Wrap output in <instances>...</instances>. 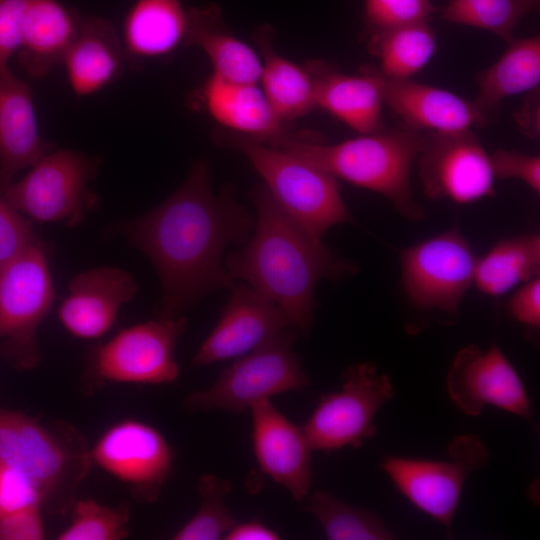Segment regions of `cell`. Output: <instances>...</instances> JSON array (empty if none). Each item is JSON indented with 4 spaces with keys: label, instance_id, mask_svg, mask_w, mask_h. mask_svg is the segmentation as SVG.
I'll list each match as a JSON object with an SVG mask.
<instances>
[{
    "label": "cell",
    "instance_id": "cell-37",
    "mask_svg": "<svg viewBox=\"0 0 540 540\" xmlns=\"http://www.w3.org/2000/svg\"><path fill=\"white\" fill-rule=\"evenodd\" d=\"M38 506L41 497L31 480L0 460V516Z\"/></svg>",
    "mask_w": 540,
    "mask_h": 540
},
{
    "label": "cell",
    "instance_id": "cell-27",
    "mask_svg": "<svg viewBox=\"0 0 540 540\" xmlns=\"http://www.w3.org/2000/svg\"><path fill=\"white\" fill-rule=\"evenodd\" d=\"M477 79L479 91L473 102L488 125L498 117L504 99L539 87V36L514 39L504 54Z\"/></svg>",
    "mask_w": 540,
    "mask_h": 540
},
{
    "label": "cell",
    "instance_id": "cell-24",
    "mask_svg": "<svg viewBox=\"0 0 540 540\" xmlns=\"http://www.w3.org/2000/svg\"><path fill=\"white\" fill-rule=\"evenodd\" d=\"M82 17L57 0H30L17 50L22 68L34 78L46 76L76 39Z\"/></svg>",
    "mask_w": 540,
    "mask_h": 540
},
{
    "label": "cell",
    "instance_id": "cell-39",
    "mask_svg": "<svg viewBox=\"0 0 540 540\" xmlns=\"http://www.w3.org/2000/svg\"><path fill=\"white\" fill-rule=\"evenodd\" d=\"M30 0H0V71L17 52L26 9Z\"/></svg>",
    "mask_w": 540,
    "mask_h": 540
},
{
    "label": "cell",
    "instance_id": "cell-12",
    "mask_svg": "<svg viewBox=\"0 0 540 540\" xmlns=\"http://www.w3.org/2000/svg\"><path fill=\"white\" fill-rule=\"evenodd\" d=\"M448 454L447 460L388 457L382 467L413 505L450 528L466 479L486 466L489 455L472 434L455 438Z\"/></svg>",
    "mask_w": 540,
    "mask_h": 540
},
{
    "label": "cell",
    "instance_id": "cell-34",
    "mask_svg": "<svg viewBox=\"0 0 540 540\" xmlns=\"http://www.w3.org/2000/svg\"><path fill=\"white\" fill-rule=\"evenodd\" d=\"M70 523L57 540H119L128 537L130 509L126 504L110 507L93 499L76 500Z\"/></svg>",
    "mask_w": 540,
    "mask_h": 540
},
{
    "label": "cell",
    "instance_id": "cell-26",
    "mask_svg": "<svg viewBox=\"0 0 540 540\" xmlns=\"http://www.w3.org/2000/svg\"><path fill=\"white\" fill-rule=\"evenodd\" d=\"M184 45L200 48L210 60L213 73L226 80L256 84L260 81L262 61L225 26L216 5L188 9Z\"/></svg>",
    "mask_w": 540,
    "mask_h": 540
},
{
    "label": "cell",
    "instance_id": "cell-42",
    "mask_svg": "<svg viewBox=\"0 0 540 540\" xmlns=\"http://www.w3.org/2000/svg\"><path fill=\"white\" fill-rule=\"evenodd\" d=\"M514 120L520 131L531 139L540 134L539 87L526 93L523 103L514 113Z\"/></svg>",
    "mask_w": 540,
    "mask_h": 540
},
{
    "label": "cell",
    "instance_id": "cell-6",
    "mask_svg": "<svg viewBox=\"0 0 540 540\" xmlns=\"http://www.w3.org/2000/svg\"><path fill=\"white\" fill-rule=\"evenodd\" d=\"M55 298L48 246L31 244L0 267V355L18 371L40 361L36 335Z\"/></svg>",
    "mask_w": 540,
    "mask_h": 540
},
{
    "label": "cell",
    "instance_id": "cell-19",
    "mask_svg": "<svg viewBox=\"0 0 540 540\" xmlns=\"http://www.w3.org/2000/svg\"><path fill=\"white\" fill-rule=\"evenodd\" d=\"M306 68L313 79L317 107L361 134L385 130L381 109L386 78L381 73L346 75L320 61H311Z\"/></svg>",
    "mask_w": 540,
    "mask_h": 540
},
{
    "label": "cell",
    "instance_id": "cell-7",
    "mask_svg": "<svg viewBox=\"0 0 540 540\" xmlns=\"http://www.w3.org/2000/svg\"><path fill=\"white\" fill-rule=\"evenodd\" d=\"M186 319L158 318L120 330L86 355L82 383L86 391L108 383L167 384L177 380V341Z\"/></svg>",
    "mask_w": 540,
    "mask_h": 540
},
{
    "label": "cell",
    "instance_id": "cell-35",
    "mask_svg": "<svg viewBox=\"0 0 540 540\" xmlns=\"http://www.w3.org/2000/svg\"><path fill=\"white\" fill-rule=\"evenodd\" d=\"M435 11L429 0H365L366 18L376 29L427 22Z\"/></svg>",
    "mask_w": 540,
    "mask_h": 540
},
{
    "label": "cell",
    "instance_id": "cell-16",
    "mask_svg": "<svg viewBox=\"0 0 540 540\" xmlns=\"http://www.w3.org/2000/svg\"><path fill=\"white\" fill-rule=\"evenodd\" d=\"M290 328L293 327L274 303L247 283L234 286L219 322L196 352L192 363L204 366L239 358L275 340Z\"/></svg>",
    "mask_w": 540,
    "mask_h": 540
},
{
    "label": "cell",
    "instance_id": "cell-22",
    "mask_svg": "<svg viewBox=\"0 0 540 540\" xmlns=\"http://www.w3.org/2000/svg\"><path fill=\"white\" fill-rule=\"evenodd\" d=\"M208 113L233 133L273 146L287 131L256 83H238L212 74L200 90Z\"/></svg>",
    "mask_w": 540,
    "mask_h": 540
},
{
    "label": "cell",
    "instance_id": "cell-15",
    "mask_svg": "<svg viewBox=\"0 0 540 540\" xmlns=\"http://www.w3.org/2000/svg\"><path fill=\"white\" fill-rule=\"evenodd\" d=\"M447 390L454 404L468 416L494 406L524 418L531 417L530 400L517 371L498 348H462L447 374Z\"/></svg>",
    "mask_w": 540,
    "mask_h": 540
},
{
    "label": "cell",
    "instance_id": "cell-5",
    "mask_svg": "<svg viewBox=\"0 0 540 540\" xmlns=\"http://www.w3.org/2000/svg\"><path fill=\"white\" fill-rule=\"evenodd\" d=\"M227 142L239 149L261 175L276 202L318 238L332 226L352 220L337 178L287 151L233 133Z\"/></svg>",
    "mask_w": 540,
    "mask_h": 540
},
{
    "label": "cell",
    "instance_id": "cell-33",
    "mask_svg": "<svg viewBox=\"0 0 540 540\" xmlns=\"http://www.w3.org/2000/svg\"><path fill=\"white\" fill-rule=\"evenodd\" d=\"M231 483L215 475H203L197 481L201 504L195 515L172 537L174 540H217L224 538L236 524L224 499Z\"/></svg>",
    "mask_w": 540,
    "mask_h": 540
},
{
    "label": "cell",
    "instance_id": "cell-25",
    "mask_svg": "<svg viewBox=\"0 0 540 540\" xmlns=\"http://www.w3.org/2000/svg\"><path fill=\"white\" fill-rule=\"evenodd\" d=\"M187 27L188 9L183 0H134L122 29L126 63L139 68L172 53L184 45Z\"/></svg>",
    "mask_w": 540,
    "mask_h": 540
},
{
    "label": "cell",
    "instance_id": "cell-28",
    "mask_svg": "<svg viewBox=\"0 0 540 540\" xmlns=\"http://www.w3.org/2000/svg\"><path fill=\"white\" fill-rule=\"evenodd\" d=\"M269 33L257 35L263 60L260 81L274 112L284 123L302 117L317 107L309 70L277 54Z\"/></svg>",
    "mask_w": 540,
    "mask_h": 540
},
{
    "label": "cell",
    "instance_id": "cell-3",
    "mask_svg": "<svg viewBox=\"0 0 540 540\" xmlns=\"http://www.w3.org/2000/svg\"><path fill=\"white\" fill-rule=\"evenodd\" d=\"M426 133L404 127L362 134L337 144L318 136L285 134L273 147L287 151L356 186L390 200L402 216L420 220L422 207L412 193L410 173Z\"/></svg>",
    "mask_w": 540,
    "mask_h": 540
},
{
    "label": "cell",
    "instance_id": "cell-1",
    "mask_svg": "<svg viewBox=\"0 0 540 540\" xmlns=\"http://www.w3.org/2000/svg\"><path fill=\"white\" fill-rule=\"evenodd\" d=\"M255 227L232 189L215 196L205 160L187 180L149 213L127 223L133 247L154 265L162 286L158 318H177L204 295L232 289L235 279L222 263L224 249L246 241Z\"/></svg>",
    "mask_w": 540,
    "mask_h": 540
},
{
    "label": "cell",
    "instance_id": "cell-21",
    "mask_svg": "<svg viewBox=\"0 0 540 540\" xmlns=\"http://www.w3.org/2000/svg\"><path fill=\"white\" fill-rule=\"evenodd\" d=\"M55 147L39 133L28 84L0 71V183L6 184Z\"/></svg>",
    "mask_w": 540,
    "mask_h": 540
},
{
    "label": "cell",
    "instance_id": "cell-29",
    "mask_svg": "<svg viewBox=\"0 0 540 540\" xmlns=\"http://www.w3.org/2000/svg\"><path fill=\"white\" fill-rule=\"evenodd\" d=\"M540 273V236L527 233L500 241L476 260L474 281L484 294L501 296Z\"/></svg>",
    "mask_w": 540,
    "mask_h": 540
},
{
    "label": "cell",
    "instance_id": "cell-31",
    "mask_svg": "<svg viewBox=\"0 0 540 540\" xmlns=\"http://www.w3.org/2000/svg\"><path fill=\"white\" fill-rule=\"evenodd\" d=\"M305 509L331 540H388L393 536L374 512L351 506L332 493L316 490L306 497Z\"/></svg>",
    "mask_w": 540,
    "mask_h": 540
},
{
    "label": "cell",
    "instance_id": "cell-4",
    "mask_svg": "<svg viewBox=\"0 0 540 540\" xmlns=\"http://www.w3.org/2000/svg\"><path fill=\"white\" fill-rule=\"evenodd\" d=\"M0 460L31 480L40 494L43 513L61 516L70 512L93 464L86 440L72 424L41 422L3 407Z\"/></svg>",
    "mask_w": 540,
    "mask_h": 540
},
{
    "label": "cell",
    "instance_id": "cell-17",
    "mask_svg": "<svg viewBox=\"0 0 540 540\" xmlns=\"http://www.w3.org/2000/svg\"><path fill=\"white\" fill-rule=\"evenodd\" d=\"M253 448L260 469L300 501L312 484V448L302 428L285 417L269 399L251 408Z\"/></svg>",
    "mask_w": 540,
    "mask_h": 540
},
{
    "label": "cell",
    "instance_id": "cell-43",
    "mask_svg": "<svg viewBox=\"0 0 540 540\" xmlns=\"http://www.w3.org/2000/svg\"><path fill=\"white\" fill-rule=\"evenodd\" d=\"M223 539L226 540H277L279 535L259 521L235 524Z\"/></svg>",
    "mask_w": 540,
    "mask_h": 540
},
{
    "label": "cell",
    "instance_id": "cell-40",
    "mask_svg": "<svg viewBox=\"0 0 540 540\" xmlns=\"http://www.w3.org/2000/svg\"><path fill=\"white\" fill-rule=\"evenodd\" d=\"M40 507L0 516V540H42L45 528Z\"/></svg>",
    "mask_w": 540,
    "mask_h": 540
},
{
    "label": "cell",
    "instance_id": "cell-14",
    "mask_svg": "<svg viewBox=\"0 0 540 540\" xmlns=\"http://www.w3.org/2000/svg\"><path fill=\"white\" fill-rule=\"evenodd\" d=\"M423 192L465 204L494 195L490 157L471 130L426 133L418 156Z\"/></svg>",
    "mask_w": 540,
    "mask_h": 540
},
{
    "label": "cell",
    "instance_id": "cell-11",
    "mask_svg": "<svg viewBox=\"0 0 540 540\" xmlns=\"http://www.w3.org/2000/svg\"><path fill=\"white\" fill-rule=\"evenodd\" d=\"M476 260L457 229L402 250L401 281L408 299L419 309L455 315L473 284Z\"/></svg>",
    "mask_w": 540,
    "mask_h": 540
},
{
    "label": "cell",
    "instance_id": "cell-41",
    "mask_svg": "<svg viewBox=\"0 0 540 540\" xmlns=\"http://www.w3.org/2000/svg\"><path fill=\"white\" fill-rule=\"evenodd\" d=\"M509 310L518 322L533 328L540 326L539 277L523 283L511 297Z\"/></svg>",
    "mask_w": 540,
    "mask_h": 540
},
{
    "label": "cell",
    "instance_id": "cell-9",
    "mask_svg": "<svg viewBox=\"0 0 540 540\" xmlns=\"http://www.w3.org/2000/svg\"><path fill=\"white\" fill-rule=\"evenodd\" d=\"M290 328L268 344L237 358L206 390L188 395V413L223 409L240 413L271 396L296 391L309 384L300 359L292 350L296 333Z\"/></svg>",
    "mask_w": 540,
    "mask_h": 540
},
{
    "label": "cell",
    "instance_id": "cell-38",
    "mask_svg": "<svg viewBox=\"0 0 540 540\" xmlns=\"http://www.w3.org/2000/svg\"><path fill=\"white\" fill-rule=\"evenodd\" d=\"M489 157L495 179H518L539 193V156L515 150L498 149Z\"/></svg>",
    "mask_w": 540,
    "mask_h": 540
},
{
    "label": "cell",
    "instance_id": "cell-36",
    "mask_svg": "<svg viewBox=\"0 0 540 540\" xmlns=\"http://www.w3.org/2000/svg\"><path fill=\"white\" fill-rule=\"evenodd\" d=\"M39 240L32 221L9 204L0 183V267Z\"/></svg>",
    "mask_w": 540,
    "mask_h": 540
},
{
    "label": "cell",
    "instance_id": "cell-10",
    "mask_svg": "<svg viewBox=\"0 0 540 540\" xmlns=\"http://www.w3.org/2000/svg\"><path fill=\"white\" fill-rule=\"evenodd\" d=\"M394 393L388 376L375 365L364 362L349 367L341 390L323 395L302 428L312 450L360 447L375 435V416Z\"/></svg>",
    "mask_w": 540,
    "mask_h": 540
},
{
    "label": "cell",
    "instance_id": "cell-20",
    "mask_svg": "<svg viewBox=\"0 0 540 540\" xmlns=\"http://www.w3.org/2000/svg\"><path fill=\"white\" fill-rule=\"evenodd\" d=\"M384 103L418 131L457 133L485 125L473 101L411 79L386 78Z\"/></svg>",
    "mask_w": 540,
    "mask_h": 540
},
{
    "label": "cell",
    "instance_id": "cell-30",
    "mask_svg": "<svg viewBox=\"0 0 540 540\" xmlns=\"http://www.w3.org/2000/svg\"><path fill=\"white\" fill-rule=\"evenodd\" d=\"M370 50L381 64V74L387 79H410L432 58L436 38L427 22L376 29Z\"/></svg>",
    "mask_w": 540,
    "mask_h": 540
},
{
    "label": "cell",
    "instance_id": "cell-2",
    "mask_svg": "<svg viewBox=\"0 0 540 540\" xmlns=\"http://www.w3.org/2000/svg\"><path fill=\"white\" fill-rule=\"evenodd\" d=\"M257 208L254 235L247 245L227 255L225 267L274 303L290 325L307 333L316 307L315 288L322 279H338L356 268L338 258L292 218L265 185L253 191Z\"/></svg>",
    "mask_w": 540,
    "mask_h": 540
},
{
    "label": "cell",
    "instance_id": "cell-32",
    "mask_svg": "<svg viewBox=\"0 0 540 540\" xmlns=\"http://www.w3.org/2000/svg\"><path fill=\"white\" fill-rule=\"evenodd\" d=\"M540 0H451L443 11L446 21L491 31L508 43L519 21Z\"/></svg>",
    "mask_w": 540,
    "mask_h": 540
},
{
    "label": "cell",
    "instance_id": "cell-13",
    "mask_svg": "<svg viewBox=\"0 0 540 540\" xmlns=\"http://www.w3.org/2000/svg\"><path fill=\"white\" fill-rule=\"evenodd\" d=\"M90 455L93 464L122 482L144 504L158 499L174 464L173 449L162 433L136 419L111 425Z\"/></svg>",
    "mask_w": 540,
    "mask_h": 540
},
{
    "label": "cell",
    "instance_id": "cell-23",
    "mask_svg": "<svg viewBox=\"0 0 540 540\" xmlns=\"http://www.w3.org/2000/svg\"><path fill=\"white\" fill-rule=\"evenodd\" d=\"M73 92L92 95L115 82L126 64L121 38L110 20L90 15L81 19L76 39L62 63Z\"/></svg>",
    "mask_w": 540,
    "mask_h": 540
},
{
    "label": "cell",
    "instance_id": "cell-8",
    "mask_svg": "<svg viewBox=\"0 0 540 540\" xmlns=\"http://www.w3.org/2000/svg\"><path fill=\"white\" fill-rule=\"evenodd\" d=\"M100 165L72 149H56L41 157L19 181L1 184L6 200L31 221L75 227L98 204L89 188Z\"/></svg>",
    "mask_w": 540,
    "mask_h": 540
},
{
    "label": "cell",
    "instance_id": "cell-18",
    "mask_svg": "<svg viewBox=\"0 0 540 540\" xmlns=\"http://www.w3.org/2000/svg\"><path fill=\"white\" fill-rule=\"evenodd\" d=\"M138 290L134 278L117 267H98L77 274L58 308L62 326L72 336L96 339L114 325L120 308Z\"/></svg>",
    "mask_w": 540,
    "mask_h": 540
}]
</instances>
